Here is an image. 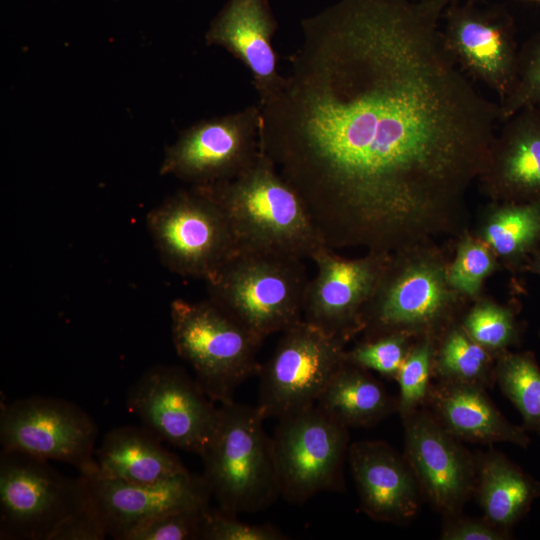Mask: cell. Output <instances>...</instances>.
<instances>
[{
    "label": "cell",
    "instance_id": "obj_1",
    "mask_svg": "<svg viewBox=\"0 0 540 540\" xmlns=\"http://www.w3.org/2000/svg\"><path fill=\"white\" fill-rule=\"evenodd\" d=\"M444 0H339L301 21L261 150L325 245L392 254L455 230L501 124L443 39Z\"/></svg>",
    "mask_w": 540,
    "mask_h": 540
},
{
    "label": "cell",
    "instance_id": "obj_2",
    "mask_svg": "<svg viewBox=\"0 0 540 540\" xmlns=\"http://www.w3.org/2000/svg\"><path fill=\"white\" fill-rule=\"evenodd\" d=\"M195 187L206 192L222 208L237 252L304 259L326 246L303 199L263 151L240 176Z\"/></svg>",
    "mask_w": 540,
    "mask_h": 540
},
{
    "label": "cell",
    "instance_id": "obj_3",
    "mask_svg": "<svg viewBox=\"0 0 540 540\" xmlns=\"http://www.w3.org/2000/svg\"><path fill=\"white\" fill-rule=\"evenodd\" d=\"M257 407L220 404L218 421L203 460L204 478L219 509L254 513L280 496L272 437Z\"/></svg>",
    "mask_w": 540,
    "mask_h": 540
},
{
    "label": "cell",
    "instance_id": "obj_4",
    "mask_svg": "<svg viewBox=\"0 0 540 540\" xmlns=\"http://www.w3.org/2000/svg\"><path fill=\"white\" fill-rule=\"evenodd\" d=\"M205 282L208 299L261 342L303 319L309 279L301 258L236 252Z\"/></svg>",
    "mask_w": 540,
    "mask_h": 540
},
{
    "label": "cell",
    "instance_id": "obj_5",
    "mask_svg": "<svg viewBox=\"0 0 540 540\" xmlns=\"http://www.w3.org/2000/svg\"><path fill=\"white\" fill-rule=\"evenodd\" d=\"M454 291L436 256L418 246L392 253L363 308L361 332L365 339L401 333L437 340L452 325Z\"/></svg>",
    "mask_w": 540,
    "mask_h": 540
},
{
    "label": "cell",
    "instance_id": "obj_6",
    "mask_svg": "<svg viewBox=\"0 0 540 540\" xmlns=\"http://www.w3.org/2000/svg\"><path fill=\"white\" fill-rule=\"evenodd\" d=\"M170 316L175 350L204 393L220 404L234 401L237 388L259 372L262 342L210 299H175Z\"/></svg>",
    "mask_w": 540,
    "mask_h": 540
},
{
    "label": "cell",
    "instance_id": "obj_7",
    "mask_svg": "<svg viewBox=\"0 0 540 540\" xmlns=\"http://www.w3.org/2000/svg\"><path fill=\"white\" fill-rule=\"evenodd\" d=\"M146 222L162 263L184 277L207 281L237 252L222 208L195 186L153 208Z\"/></svg>",
    "mask_w": 540,
    "mask_h": 540
},
{
    "label": "cell",
    "instance_id": "obj_8",
    "mask_svg": "<svg viewBox=\"0 0 540 540\" xmlns=\"http://www.w3.org/2000/svg\"><path fill=\"white\" fill-rule=\"evenodd\" d=\"M84 477H67L24 452L0 454V539L49 540L86 500Z\"/></svg>",
    "mask_w": 540,
    "mask_h": 540
},
{
    "label": "cell",
    "instance_id": "obj_9",
    "mask_svg": "<svg viewBox=\"0 0 540 540\" xmlns=\"http://www.w3.org/2000/svg\"><path fill=\"white\" fill-rule=\"evenodd\" d=\"M342 341L305 320L282 332L260 366L257 409L264 419H281L316 405L329 380L345 362Z\"/></svg>",
    "mask_w": 540,
    "mask_h": 540
},
{
    "label": "cell",
    "instance_id": "obj_10",
    "mask_svg": "<svg viewBox=\"0 0 540 540\" xmlns=\"http://www.w3.org/2000/svg\"><path fill=\"white\" fill-rule=\"evenodd\" d=\"M348 428L317 405L278 419L272 435L280 496L303 504L342 487Z\"/></svg>",
    "mask_w": 540,
    "mask_h": 540
},
{
    "label": "cell",
    "instance_id": "obj_11",
    "mask_svg": "<svg viewBox=\"0 0 540 540\" xmlns=\"http://www.w3.org/2000/svg\"><path fill=\"white\" fill-rule=\"evenodd\" d=\"M261 109L242 110L196 122L166 148L161 175L192 186L232 180L247 171L261 153Z\"/></svg>",
    "mask_w": 540,
    "mask_h": 540
},
{
    "label": "cell",
    "instance_id": "obj_12",
    "mask_svg": "<svg viewBox=\"0 0 540 540\" xmlns=\"http://www.w3.org/2000/svg\"><path fill=\"white\" fill-rule=\"evenodd\" d=\"M97 435L94 419L67 400L30 396L1 407L0 443L3 450L64 462L75 467L81 475L97 471Z\"/></svg>",
    "mask_w": 540,
    "mask_h": 540
},
{
    "label": "cell",
    "instance_id": "obj_13",
    "mask_svg": "<svg viewBox=\"0 0 540 540\" xmlns=\"http://www.w3.org/2000/svg\"><path fill=\"white\" fill-rule=\"evenodd\" d=\"M128 410L161 442L201 456L218 421V407L177 366L155 365L130 387Z\"/></svg>",
    "mask_w": 540,
    "mask_h": 540
},
{
    "label": "cell",
    "instance_id": "obj_14",
    "mask_svg": "<svg viewBox=\"0 0 540 540\" xmlns=\"http://www.w3.org/2000/svg\"><path fill=\"white\" fill-rule=\"evenodd\" d=\"M441 30L460 69L493 90L502 102L513 87L520 48L511 13L481 0L448 4Z\"/></svg>",
    "mask_w": 540,
    "mask_h": 540
},
{
    "label": "cell",
    "instance_id": "obj_15",
    "mask_svg": "<svg viewBox=\"0 0 540 540\" xmlns=\"http://www.w3.org/2000/svg\"><path fill=\"white\" fill-rule=\"evenodd\" d=\"M390 254L368 252L347 259L327 246L310 258L316 275L309 280L303 305V320L346 343L361 332V315Z\"/></svg>",
    "mask_w": 540,
    "mask_h": 540
},
{
    "label": "cell",
    "instance_id": "obj_16",
    "mask_svg": "<svg viewBox=\"0 0 540 540\" xmlns=\"http://www.w3.org/2000/svg\"><path fill=\"white\" fill-rule=\"evenodd\" d=\"M402 420L404 456L423 497L443 516L460 513L474 496L476 456L428 409L419 408Z\"/></svg>",
    "mask_w": 540,
    "mask_h": 540
},
{
    "label": "cell",
    "instance_id": "obj_17",
    "mask_svg": "<svg viewBox=\"0 0 540 540\" xmlns=\"http://www.w3.org/2000/svg\"><path fill=\"white\" fill-rule=\"evenodd\" d=\"M90 503L108 536L116 540L139 525L176 509L209 503L211 493L202 477L189 473L170 480L142 484L82 475Z\"/></svg>",
    "mask_w": 540,
    "mask_h": 540
},
{
    "label": "cell",
    "instance_id": "obj_18",
    "mask_svg": "<svg viewBox=\"0 0 540 540\" xmlns=\"http://www.w3.org/2000/svg\"><path fill=\"white\" fill-rule=\"evenodd\" d=\"M348 461L370 518L402 524L417 515L423 495L404 454L382 441H359L349 446Z\"/></svg>",
    "mask_w": 540,
    "mask_h": 540
},
{
    "label": "cell",
    "instance_id": "obj_19",
    "mask_svg": "<svg viewBox=\"0 0 540 540\" xmlns=\"http://www.w3.org/2000/svg\"><path fill=\"white\" fill-rule=\"evenodd\" d=\"M278 22L268 0H228L205 34L208 45L224 48L250 72L259 105L281 86L272 39Z\"/></svg>",
    "mask_w": 540,
    "mask_h": 540
},
{
    "label": "cell",
    "instance_id": "obj_20",
    "mask_svg": "<svg viewBox=\"0 0 540 540\" xmlns=\"http://www.w3.org/2000/svg\"><path fill=\"white\" fill-rule=\"evenodd\" d=\"M479 181L497 201H540V107H525L501 122Z\"/></svg>",
    "mask_w": 540,
    "mask_h": 540
},
{
    "label": "cell",
    "instance_id": "obj_21",
    "mask_svg": "<svg viewBox=\"0 0 540 540\" xmlns=\"http://www.w3.org/2000/svg\"><path fill=\"white\" fill-rule=\"evenodd\" d=\"M426 404L438 422L461 441L506 442L527 448L523 426L508 421L480 385L439 381L431 385Z\"/></svg>",
    "mask_w": 540,
    "mask_h": 540
},
{
    "label": "cell",
    "instance_id": "obj_22",
    "mask_svg": "<svg viewBox=\"0 0 540 540\" xmlns=\"http://www.w3.org/2000/svg\"><path fill=\"white\" fill-rule=\"evenodd\" d=\"M95 459V474L129 483H158L189 473L181 460L142 426L107 432L95 450Z\"/></svg>",
    "mask_w": 540,
    "mask_h": 540
},
{
    "label": "cell",
    "instance_id": "obj_23",
    "mask_svg": "<svg viewBox=\"0 0 540 540\" xmlns=\"http://www.w3.org/2000/svg\"><path fill=\"white\" fill-rule=\"evenodd\" d=\"M476 467L474 496L483 517L510 531L540 496V482L504 454L493 450L476 456Z\"/></svg>",
    "mask_w": 540,
    "mask_h": 540
},
{
    "label": "cell",
    "instance_id": "obj_24",
    "mask_svg": "<svg viewBox=\"0 0 540 540\" xmlns=\"http://www.w3.org/2000/svg\"><path fill=\"white\" fill-rule=\"evenodd\" d=\"M316 405L347 427H370L398 411V400L368 370L348 362L336 371Z\"/></svg>",
    "mask_w": 540,
    "mask_h": 540
},
{
    "label": "cell",
    "instance_id": "obj_25",
    "mask_svg": "<svg viewBox=\"0 0 540 540\" xmlns=\"http://www.w3.org/2000/svg\"><path fill=\"white\" fill-rule=\"evenodd\" d=\"M482 237L494 253L518 264L540 245V201L502 202L487 216Z\"/></svg>",
    "mask_w": 540,
    "mask_h": 540
},
{
    "label": "cell",
    "instance_id": "obj_26",
    "mask_svg": "<svg viewBox=\"0 0 540 540\" xmlns=\"http://www.w3.org/2000/svg\"><path fill=\"white\" fill-rule=\"evenodd\" d=\"M433 375L439 381L488 388L495 383L493 354L475 342L462 326L451 325L436 341Z\"/></svg>",
    "mask_w": 540,
    "mask_h": 540
},
{
    "label": "cell",
    "instance_id": "obj_27",
    "mask_svg": "<svg viewBox=\"0 0 540 540\" xmlns=\"http://www.w3.org/2000/svg\"><path fill=\"white\" fill-rule=\"evenodd\" d=\"M495 365V382L520 413L523 427L540 435V367L533 353L504 352Z\"/></svg>",
    "mask_w": 540,
    "mask_h": 540
},
{
    "label": "cell",
    "instance_id": "obj_28",
    "mask_svg": "<svg viewBox=\"0 0 540 540\" xmlns=\"http://www.w3.org/2000/svg\"><path fill=\"white\" fill-rule=\"evenodd\" d=\"M436 340L422 337L411 346L396 380L399 385L398 413L404 419L426 404L433 375V356Z\"/></svg>",
    "mask_w": 540,
    "mask_h": 540
},
{
    "label": "cell",
    "instance_id": "obj_29",
    "mask_svg": "<svg viewBox=\"0 0 540 540\" xmlns=\"http://www.w3.org/2000/svg\"><path fill=\"white\" fill-rule=\"evenodd\" d=\"M461 326L475 342L496 356L520 339V328L513 311L487 301L474 306Z\"/></svg>",
    "mask_w": 540,
    "mask_h": 540
},
{
    "label": "cell",
    "instance_id": "obj_30",
    "mask_svg": "<svg viewBox=\"0 0 540 540\" xmlns=\"http://www.w3.org/2000/svg\"><path fill=\"white\" fill-rule=\"evenodd\" d=\"M499 105L501 122L525 107H540V31L520 46L513 87Z\"/></svg>",
    "mask_w": 540,
    "mask_h": 540
},
{
    "label": "cell",
    "instance_id": "obj_31",
    "mask_svg": "<svg viewBox=\"0 0 540 540\" xmlns=\"http://www.w3.org/2000/svg\"><path fill=\"white\" fill-rule=\"evenodd\" d=\"M209 503L163 513L131 530L124 540H202Z\"/></svg>",
    "mask_w": 540,
    "mask_h": 540
},
{
    "label": "cell",
    "instance_id": "obj_32",
    "mask_svg": "<svg viewBox=\"0 0 540 540\" xmlns=\"http://www.w3.org/2000/svg\"><path fill=\"white\" fill-rule=\"evenodd\" d=\"M411 338L405 334L391 333L365 339L353 349L345 351V361L395 379L411 347Z\"/></svg>",
    "mask_w": 540,
    "mask_h": 540
},
{
    "label": "cell",
    "instance_id": "obj_33",
    "mask_svg": "<svg viewBox=\"0 0 540 540\" xmlns=\"http://www.w3.org/2000/svg\"><path fill=\"white\" fill-rule=\"evenodd\" d=\"M494 266L493 250L484 241L466 237L460 242L448 270L449 284L457 292L473 297Z\"/></svg>",
    "mask_w": 540,
    "mask_h": 540
},
{
    "label": "cell",
    "instance_id": "obj_34",
    "mask_svg": "<svg viewBox=\"0 0 540 540\" xmlns=\"http://www.w3.org/2000/svg\"><path fill=\"white\" fill-rule=\"evenodd\" d=\"M286 536L271 524H248L219 508H209L202 540H284Z\"/></svg>",
    "mask_w": 540,
    "mask_h": 540
},
{
    "label": "cell",
    "instance_id": "obj_35",
    "mask_svg": "<svg viewBox=\"0 0 540 540\" xmlns=\"http://www.w3.org/2000/svg\"><path fill=\"white\" fill-rule=\"evenodd\" d=\"M440 538L442 540H507L511 538V533L484 517L472 518L460 512L444 516Z\"/></svg>",
    "mask_w": 540,
    "mask_h": 540
},
{
    "label": "cell",
    "instance_id": "obj_36",
    "mask_svg": "<svg viewBox=\"0 0 540 540\" xmlns=\"http://www.w3.org/2000/svg\"><path fill=\"white\" fill-rule=\"evenodd\" d=\"M107 536L87 493L85 502L57 526L49 540H103Z\"/></svg>",
    "mask_w": 540,
    "mask_h": 540
},
{
    "label": "cell",
    "instance_id": "obj_37",
    "mask_svg": "<svg viewBox=\"0 0 540 540\" xmlns=\"http://www.w3.org/2000/svg\"><path fill=\"white\" fill-rule=\"evenodd\" d=\"M533 253L534 255L532 260L529 262L528 268L529 270L540 275V249H537Z\"/></svg>",
    "mask_w": 540,
    "mask_h": 540
},
{
    "label": "cell",
    "instance_id": "obj_38",
    "mask_svg": "<svg viewBox=\"0 0 540 540\" xmlns=\"http://www.w3.org/2000/svg\"><path fill=\"white\" fill-rule=\"evenodd\" d=\"M446 1L448 4H453V3H460V2H465V1H476V0H444Z\"/></svg>",
    "mask_w": 540,
    "mask_h": 540
},
{
    "label": "cell",
    "instance_id": "obj_39",
    "mask_svg": "<svg viewBox=\"0 0 540 540\" xmlns=\"http://www.w3.org/2000/svg\"><path fill=\"white\" fill-rule=\"evenodd\" d=\"M532 1H540V0H532Z\"/></svg>",
    "mask_w": 540,
    "mask_h": 540
}]
</instances>
